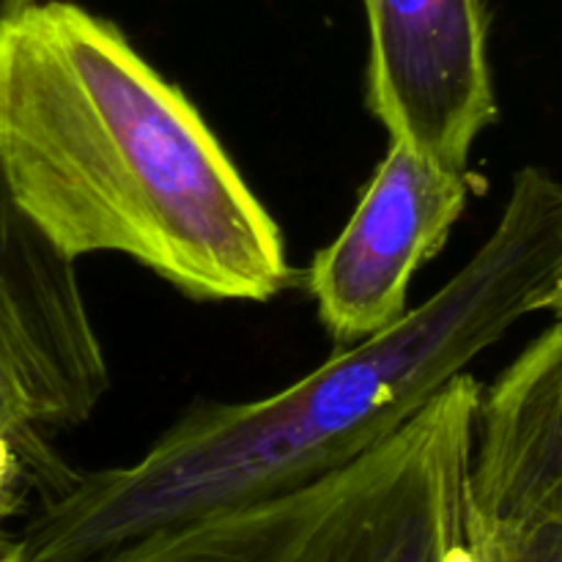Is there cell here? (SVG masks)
Instances as JSON below:
<instances>
[{"instance_id": "8", "label": "cell", "mask_w": 562, "mask_h": 562, "mask_svg": "<svg viewBox=\"0 0 562 562\" xmlns=\"http://www.w3.org/2000/svg\"><path fill=\"white\" fill-rule=\"evenodd\" d=\"M467 536L481 562H562V525L481 521L467 514Z\"/></svg>"}, {"instance_id": "9", "label": "cell", "mask_w": 562, "mask_h": 562, "mask_svg": "<svg viewBox=\"0 0 562 562\" xmlns=\"http://www.w3.org/2000/svg\"><path fill=\"white\" fill-rule=\"evenodd\" d=\"M33 0H0V31H3L5 25H9L11 20H14L16 14H20L25 5H31ZM20 209H16V203L11 201L9 195V187H5L3 176H0V228H5V223H11V220L20 217Z\"/></svg>"}, {"instance_id": "12", "label": "cell", "mask_w": 562, "mask_h": 562, "mask_svg": "<svg viewBox=\"0 0 562 562\" xmlns=\"http://www.w3.org/2000/svg\"><path fill=\"white\" fill-rule=\"evenodd\" d=\"M549 311L562 313V296H558V300H552V305H549Z\"/></svg>"}, {"instance_id": "5", "label": "cell", "mask_w": 562, "mask_h": 562, "mask_svg": "<svg viewBox=\"0 0 562 562\" xmlns=\"http://www.w3.org/2000/svg\"><path fill=\"white\" fill-rule=\"evenodd\" d=\"M470 192V170L445 168L409 143L390 140L351 220L307 272L335 344L382 333L409 311L412 278L448 245Z\"/></svg>"}, {"instance_id": "1", "label": "cell", "mask_w": 562, "mask_h": 562, "mask_svg": "<svg viewBox=\"0 0 562 562\" xmlns=\"http://www.w3.org/2000/svg\"><path fill=\"white\" fill-rule=\"evenodd\" d=\"M562 283V181L514 176L470 261L382 333L340 346L291 387L198 404L130 467L77 472L16 538L25 562H99L157 532L241 508L360 459L431 404Z\"/></svg>"}, {"instance_id": "6", "label": "cell", "mask_w": 562, "mask_h": 562, "mask_svg": "<svg viewBox=\"0 0 562 562\" xmlns=\"http://www.w3.org/2000/svg\"><path fill=\"white\" fill-rule=\"evenodd\" d=\"M371 31L368 108L445 168L467 170L497 121L486 0H362Z\"/></svg>"}, {"instance_id": "7", "label": "cell", "mask_w": 562, "mask_h": 562, "mask_svg": "<svg viewBox=\"0 0 562 562\" xmlns=\"http://www.w3.org/2000/svg\"><path fill=\"white\" fill-rule=\"evenodd\" d=\"M467 505L481 521L562 525V313L481 393Z\"/></svg>"}, {"instance_id": "13", "label": "cell", "mask_w": 562, "mask_h": 562, "mask_svg": "<svg viewBox=\"0 0 562 562\" xmlns=\"http://www.w3.org/2000/svg\"><path fill=\"white\" fill-rule=\"evenodd\" d=\"M558 296H562V283L558 285V291H554V296H552V300H558ZM549 305H552V302H549Z\"/></svg>"}, {"instance_id": "2", "label": "cell", "mask_w": 562, "mask_h": 562, "mask_svg": "<svg viewBox=\"0 0 562 562\" xmlns=\"http://www.w3.org/2000/svg\"><path fill=\"white\" fill-rule=\"evenodd\" d=\"M0 176L69 261L119 252L203 302L294 283L278 223L195 104L77 3L33 0L0 31Z\"/></svg>"}, {"instance_id": "10", "label": "cell", "mask_w": 562, "mask_h": 562, "mask_svg": "<svg viewBox=\"0 0 562 562\" xmlns=\"http://www.w3.org/2000/svg\"><path fill=\"white\" fill-rule=\"evenodd\" d=\"M0 562H25L20 541L11 538L9 532L3 530V525H0Z\"/></svg>"}, {"instance_id": "11", "label": "cell", "mask_w": 562, "mask_h": 562, "mask_svg": "<svg viewBox=\"0 0 562 562\" xmlns=\"http://www.w3.org/2000/svg\"><path fill=\"white\" fill-rule=\"evenodd\" d=\"M22 508H25V505H22L20 499H14V497H11V494H5L3 488H0V525H3V521L9 519V516L20 514Z\"/></svg>"}, {"instance_id": "3", "label": "cell", "mask_w": 562, "mask_h": 562, "mask_svg": "<svg viewBox=\"0 0 562 562\" xmlns=\"http://www.w3.org/2000/svg\"><path fill=\"white\" fill-rule=\"evenodd\" d=\"M481 393L475 376L461 373L404 428L340 470L99 562H442L467 536Z\"/></svg>"}, {"instance_id": "4", "label": "cell", "mask_w": 562, "mask_h": 562, "mask_svg": "<svg viewBox=\"0 0 562 562\" xmlns=\"http://www.w3.org/2000/svg\"><path fill=\"white\" fill-rule=\"evenodd\" d=\"M110 387L75 261L33 223L0 236V488L55 499L77 470L47 439L86 423Z\"/></svg>"}]
</instances>
